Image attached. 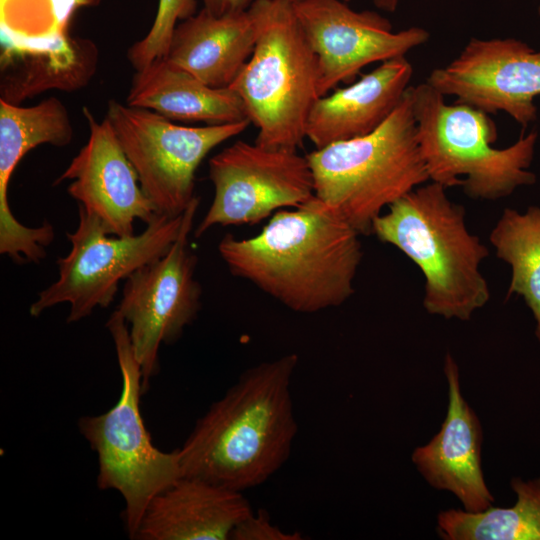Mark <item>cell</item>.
Listing matches in <instances>:
<instances>
[{
    "label": "cell",
    "instance_id": "cell-28",
    "mask_svg": "<svg viewBox=\"0 0 540 540\" xmlns=\"http://www.w3.org/2000/svg\"><path fill=\"white\" fill-rule=\"evenodd\" d=\"M400 0H373L375 6L386 12H395Z\"/></svg>",
    "mask_w": 540,
    "mask_h": 540
},
{
    "label": "cell",
    "instance_id": "cell-19",
    "mask_svg": "<svg viewBox=\"0 0 540 540\" xmlns=\"http://www.w3.org/2000/svg\"><path fill=\"white\" fill-rule=\"evenodd\" d=\"M257 34L252 5L220 16L202 8L176 25L166 58L209 86L227 88L250 59Z\"/></svg>",
    "mask_w": 540,
    "mask_h": 540
},
{
    "label": "cell",
    "instance_id": "cell-14",
    "mask_svg": "<svg viewBox=\"0 0 540 540\" xmlns=\"http://www.w3.org/2000/svg\"><path fill=\"white\" fill-rule=\"evenodd\" d=\"M82 112L88 140L56 184L70 181L68 194L95 215L110 235L133 236L136 220L148 224L156 215L154 208L108 120L97 121L87 107Z\"/></svg>",
    "mask_w": 540,
    "mask_h": 540
},
{
    "label": "cell",
    "instance_id": "cell-27",
    "mask_svg": "<svg viewBox=\"0 0 540 540\" xmlns=\"http://www.w3.org/2000/svg\"><path fill=\"white\" fill-rule=\"evenodd\" d=\"M206 10L220 16L247 10L254 0H201Z\"/></svg>",
    "mask_w": 540,
    "mask_h": 540
},
{
    "label": "cell",
    "instance_id": "cell-30",
    "mask_svg": "<svg viewBox=\"0 0 540 540\" xmlns=\"http://www.w3.org/2000/svg\"><path fill=\"white\" fill-rule=\"evenodd\" d=\"M538 14L540 15V5H539V7H538Z\"/></svg>",
    "mask_w": 540,
    "mask_h": 540
},
{
    "label": "cell",
    "instance_id": "cell-29",
    "mask_svg": "<svg viewBox=\"0 0 540 540\" xmlns=\"http://www.w3.org/2000/svg\"><path fill=\"white\" fill-rule=\"evenodd\" d=\"M289 1L294 2V1H298V0H289ZM343 1H345V2L348 3V2H350L351 0H343Z\"/></svg>",
    "mask_w": 540,
    "mask_h": 540
},
{
    "label": "cell",
    "instance_id": "cell-16",
    "mask_svg": "<svg viewBox=\"0 0 540 540\" xmlns=\"http://www.w3.org/2000/svg\"><path fill=\"white\" fill-rule=\"evenodd\" d=\"M448 408L439 432L412 453V461L429 485L454 494L469 512H480L495 501L481 463L483 431L480 421L462 395L459 369L446 354Z\"/></svg>",
    "mask_w": 540,
    "mask_h": 540
},
{
    "label": "cell",
    "instance_id": "cell-20",
    "mask_svg": "<svg viewBox=\"0 0 540 540\" xmlns=\"http://www.w3.org/2000/svg\"><path fill=\"white\" fill-rule=\"evenodd\" d=\"M126 104L152 110L171 121L215 125L249 120L233 89L209 86L166 57L136 70Z\"/></svg>",
    "mask_w": 540,
    "mask_h": 540
},
{
    "label": "cell",
    "instance_id": "cell-17",
    "mask_svg": "<svg viewBox=\"0 0 540 540\" xmlns=\"http://www.w3.org/2000/svg\"><path fill=\"white\" fill-rule=\"evenodd\" d=\"M412 74V64L400 56L320 97L309 113L306 138L319 149L375 131L403 99Z\"/></svg>",
    "mask_w": 540,
    "mask_h": 540
},
{
    "label": "cell",
    "instance_id": "cell-7",
    "mask_svg": "<svg viewBox=\"0 0 540 540\" xmlns=\"http://www.w3.org/2000/svg\"><path fill=\"white\" fill-rule=\"evenodd\" d=\"M106 326L112 336L122 377L118 402L107 412L85 416L79 429L98 457L97 484L124 499L123 520L135 539L150 501L183 477L177 449L163 452L152 443L140 409L142 372L127 322L116 309Z\"/></svg>",
    "mask_w": 540,
    "mask_h": 540
},
{
    "label": "cell",
    "instance_id": "cell-24",
    "mask_svg": "<svg viewBox=\"0 0 540 540\" xmlns=\"http://www.w3.org/2000/svg\"><path fill=\"white\" fill-rule=\"evenodd\" d=\"M101 1L0 0V55L38 52L64 43L71 36L74 13Z\"/></svg>",
    "mask_w": 540,
    "mask_h": 540
},
{
    "label": "cell",
    "instance_id": "cell-12",
    "mask_svg": "<svg viewBox=\"0 0 540 540\" xmlns=\"http://www.w3.org/2000/svg\"><path fill=\"white\" fill-rule=\"evenodd\" d=\"M292 6L318 58L321 97L340 83H353L365 66L406 56L430 37L417 26L394 31L388 18L353 10L343 0H298Z\"/></svg>",
    "mask_w": 540,
    "mask_h": 540
},
{
    "label": "cell",
    "instance_id": "cell-10",
    "mask_svg": "<svg viewBox=\"0 0 540 540\" xmlns=\"http://www.w3.org/2000/svg\"><path fill=\"white\" fill-rule=\"evenodd\" d=\"M198 206L195 197L168 252L134 271L124 283L117 310L128 324L143 392L158 370L160 346L177 341L200 310L202 290L194 277L197 257L189 247Z\"/></svg>",
    "mask_w": 540,
    "mask_h": 540
},
{
    "label": "cell",
    "instance_id": "cell-23",
    "mask_svg": "<svg viewBox=\"0 0 540 540\" xmlns=\"http://www.w3.org/2000/svg\"><path fill=\"white\" fill-rule=\"evenodd\" d=\"M490 243L511 268L507 296H521L531 310L540 342V207L525 212L505 208L493 227Z\"/></svg>",
    "mask_w": 540,
    "mask_h": 540
},
{
    "label": "cell",
    "instance_id": "cell-1",
    "mask_svg": "<svg viewBox=\"0 0 540 540\" xmlns=\"http://www.w3.org/2000/svg\"><path fill=\"white\" fill-rule=\"evenodd\" d=\"M218 251L232 275L298 313L347 301L363 256L360 234L316 196L275 212L253 237L226 234Z\"/></svg>",
    "mask_w": 540,
    "mask_h": 540
},
{
    "label": "cell",
    "instance_id": "cell-2",
    "mask_svg": "<svg viewBox=\"0 0 540 540\" xmlns=\"http://www.w3.org/2000/svg\"><path fill=\"white\" fill-rule=\"evenodd\" d=\"M298 361L289 353L245 370L177 449L183 476L243 492L274 475L297 434L290 387Z\"/></svg>",
    "mask_w": 540,
    "mask_h": 540
},
{
    "label": "cell",
    "instance_id": "cell-5",
    "mask_svg": "<svg viewBox=\"0 0 540 540\" xmlns=\"http://www.w3.org/2000/svg\"><path fill=\"white\" fill-rule=\"evenodd\" d=\"M375 131L306 155L315 196L360 234L392 203L429 181L416 135L411 91Z\"/></svg>",
    "mask_w": 540,
    "mask_h": 540
},
{
    "label": "cell",
    "instance_id": "cell-8",
    "mask_svg": "<svg viewBox=\"0 0 540 540\" xmlns=\"http://www.w3.org/2000/svg\"><path fill=\"white\" fill-rule=\"evenodd\" d=\"M183 214H156L145 230L130 237H112L102 222L79 206V222L66 234L70 252L56 263L58 278L38 294L29 312L33 317L58 304L68 303V323L89 316L114 300L119 283L140 267L165 255L177 239Z\"/></svg>",
    "mask_w": 540,
    "mask_h": 540
},
{
    "label": "cell",
    "instance_id": "cell-11",
    "mask_svg": "<svg viewBox=\"0 0 540 540\" xmlns=\"http://www.w3.org/2000/svg\"><path fill=\"white\" fill-rule=\"evenodd\" d=\"M214 198L194 231L200 238L216 225L257 224L283 207L315 196L306 156L237 141L209 160Z\"/></svg>",
    "mask_w": 540,
    "mask_h": 540
},
{
    "label": "cell",
    "instance_id": "cell-21",
    "mask_svg": "<svg viewBox=\"0 0 540 540\" xmlns=\"http://www.w3.org/2000/svg\"><path fill=\"white\" fill-rule=\"evenodd\" d=\"M98 62L96 44L73 36L47 50L0 55V100L20 105L51 89L78 91L92 80Z\"/></svg>",
    "mask_w": 540,
    "mask_h": 540
},
{
    "label": "cell",
    "instance_id": "cell-9",
    "mask_svg": "<svg viewBox=\"0 0 540 540\" xmlns=\"http://www.w3.org/2000/svg\"><path fill=\"white\" fill-rule=\"evenodd\" d=\"M105 118L155 213L168 217L182 215L196 197L195 173L209 152L251 123L183 126L152 110L116 100L108 102Z\"/></svg>",
    "mask_w": 540,
    "mask_h": 540
},
{
    "label": "cell",
    "instance_id": "cell-25",
    "mask_svg": "<svg viewBox=\"0 0 540 540\" xmlns=\"http://www.w3.org/2000/svg\"><path fill=\"white\" fill-rule=\"evenodd\" d=\"M196 8V0H159L157 14L149 32L127 51V58L135 70L167 56L177 21L194 15Z\"/></svg>",
    "mask_w": 540,
    "mask_h": 540
},
{
    "label": "cell",
    "instance_id": "cell-15",
    "mask_svg": "<svg viewBox=\"0 0 540 540\" xmlns=\"http://www.w3.org/2000/svg\"><path fill=\"white\" fill-rule=\"evenodd\" d=\"M72 138L68 110L57 97L30 107L0 100V253L14 263H39L54 239V228L49 222L27 227L14 217L8 202L10 178L30 150L41 144L64 147Z\"/></svg>",
    "mask_w": 540,
    "mask_h": 540
},
{
    "label": "cell",
    "instance_id": "cell-4",
    "mask_svg": "<svg viewBox=\"0 0 540 540\" xmlns=\"http://www.w3.org/2000/svg\"><path fill=\"white\" fill-rule=\"evenodd\" d=\"M419 150L429 181L445 188L461 186L471 199L498 200L520 186L532 185L529 170L538 132L521 135L512 145L492 146L497 129L486 112L467 104H446L429 83L411 86Z\"/></svg>",
    "mask_w": 540,
    "mask_h": 540
},
{
    "label": "cell",
    "instance_id": "cell-3",
    "mask_svg": "<svg viewBox=\"0 0 540 540\" xmlns=\"http://www.w3.org/2000/svg\"><path fill=\"white\" fill-rule=\"evenodd\" d=\"M446 189L432 181L414 188L374 220L372 234L421 270L429 314L467 321L490 299L480 271L489 249L468 230L464 207Z\"/></svg>",
    "mask_w": 540,
    "mask_h": 540
},
{
    "label": "cell",
    "instance_id": "cell-6",
    "mask_svg": "<svg viewBox=\"0 0 540 540\" xmlns=\"http://www.w3.org/2000/svg\"><path fill=\"white\" fill-rule=\"evenodd\" d=\"M258 19L250 59L230 85L258 128L255 143L297 151L319 94L318 58L289 0H254Z\"/></svg>",
    "mask_w": 540,
    "mask_h": 540
},
{
    "label": "cell",
    "instance_id": "cell-13",
    "mask_svg": "<svg viewBox=\"0 0 540 540\" xmlns=\"http://www.w3.org/2000/svg\"><path fill=\"white\" fill-rule=\"evenodd\" d=\"M427 83L456 103L500 111L527 127L537 119L540 51L515 38H471L459 55L435 68Z\"/></svg>",
    "mask_w": 540,
    "mask_h": 540
},
{
    "label": "cell",
    "instance_id": "cell-18",
    "mask_svg": "<svg viewBox=\"0 0 540 540\" xmlns=\"http://www.w3.org/2000/svg\"><path fill=\"white\" fill-rule=\"evenodd\" d=\"M251 513L243 492L183 476L150 501L135 539L226 540Z\"/></svg>",
    "mask_w": 540,
    "mask_h": 540
},
{
    "label": "cell",
    "instance_id": "cell-22",
    "mask_svg": "<svg viewBox=\"0 0 540 540\" xmlns=\"http://www.w3.org/2000/svg\"><path fill=\"white\" fill-rule=\"evenodd\" d=\"M516 494L511 507H494L480 512L449 509L437 517V530L446 540H540V477L513 478Z\"/></svg>",
    "mask_w": 540,
    "mask_h": 540
},
{
    "label": "cell",
    "instance_id": "cell-26",
    "mask_svg": "<svg viewBox=\"0 0 540 540\" xmlns=\"http://www.w3.org/2000/svg\"><path fill=\"white\" fill-rule=\"evenodd\" d=\"M233 540H300V533H288L272 524L268 512L259 510L249 514L234 528Z\"/></svg>",
    "mask_w": 540,
    "mask_h": 540
}]
</instances>
